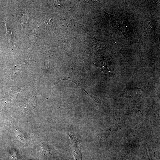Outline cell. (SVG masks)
I'll use <instances>...</instances> for the list:
<instances>
[{"label": "cell", "instance_id": "6da1fadb", "mask_svg": "<svg viewBox=\"0 0 160 160\" xmlns=\"http://www.w3.org/2000/svg\"><path fill=\"white\" fill-rule=\"evenodd\" d=\"M67 134L70 138V145L75 160H83L81 151V145L80 141L76 138L72 127L70 129Z\"/></svg>", "mask_w": 160, "mask_h": 160}, {"label": "cell", "instance_id": "7a4b0ae2", "mask_svg": "<svg viewBox=\"0 0 160 160\" xmlns=\"http://www.w3.org/2000/svg\"><path fill=\"white\" fill-rule=\"evenodd\" d=\"M105 13L108 15L111 26L124 33L125 25H124L121 19L119 17Z\"/></svg>", "mask_w": 160, "mask_h": 160}, {"label": "cell", "instance_id": "3957f363", "mask_svg": "<svg viewBox=\"0 0 160 160\" xmlns=\"http://www.w3.org/2000/svg\"><path fill=\"white\" fill-rule=\"evenodd\" d=\"M92 42L94 47L97 50H102L105 49L108 46L109 44L108 41H99L95 37L94 35L92 39Z\"/></svg>", "mask_w": 160, "mask_h": 160}, {"label": "cell", "instance_id": "277c9868", "mask_svg": "<svg viewBox=\"0 0 160 160\" xmlns=\"http://www.w3.org/2000/svg\"><path fill=\"white\" fill-rule=\"evenodd\" d=\"M66 80L69 81H72V82L76 84L77 86L80 87L82 89H83L84 91H85L86 93L88 95H89L91 97L92 99L94 100H95V99L93 97L90 96L89 95L85 90L83 88L82 86H81L79 82L77 80L76 77L75 76L74 73L73 72V70H72V71L69 73L67 76L65 77H64L63 79L61 80Z\"/></svg>", "mask_w": 160, "mask_h": 160}, {"label": "cell", "instance_id": "5b68a950", "mask_svg": "<svg viewBox=\"0 0 160 160\" xmlns=\"http://www.w3.org/2000/svg\"><path fill=\"white\" fill-rule=\"evenodd\" d=\"M40 152L44 155H47L49 154L50 149L49 146L45 144H42L39 150Z\"/></svg>", "mask_w": 160, "mask_h": 160}, {"label": "cell", "instance_id": "8992f818", "mask_svg": "<svg viewBox=\"0 0 160 160\" xmlns=\"http://www.w3.org/2000/svg\"><path fill=\"white\" fill-rule=\"evenodd\" d=\"M154 27L153 23L151 20H149L147 22L145 29V32L146 33H149L151 31Z\"/></svg>", "mask_w": 160, "mask_h": 160}, {"label": "cell", "instance_id": "52a82bcc", "mask_svg": "<svg viewBox=\"0 0 160 160\" xmlns=\"http://www.w3.org/2000/svg\"><path fill=\"white\" fill-rule=\"evenodd\" d=\"M61 23L62 25L65 27H69L72 24V20L69 17H65L61 20Z\"/></svg>", "mask_w": 160, "mask_h": 160}, {"label": "cell", "instance_id": "ba28073f", "mask_svg": "<svg viewBox=\"0 0 160 160\" xmlns=\"http://www.w3.org/2000/svg\"><path fill=\"white\" fill-rule=\"evenodd\" d=\"M44 23L45 25L49 27L51 26L53 23L51 18L49 17L45 18Z\"/></svg>", "mask_w": 160, "mask_h": 160}, {"label": "cell", "instance_id": "9c48e42d", "mask_svg": "<svg viewBox=\"0 0 160 160\" xmlns=\"http://www.w3.org/2000/svg\"><path fill=\"white\" fill-rule=\"evenodd\" d=\"M12 156L15 160H17L19 158L18 154L15 151H13L12 153Z\"/></svg>", "mask_w": 160, "mask_h": 160}, {"label": "cell", "instance_id": "30bf717a", "mask_svg": "<svg viewBox=\"0 0 160 160\" xmlns=\"http://www.w3.org/2000/svg\"><path fill=\"white\" fill-rule=\"evenodd\" d=\"M32 160L30 159V160Z\"/></svg>", "mask_w": 160, "mask_h": 160}]
</instances>
